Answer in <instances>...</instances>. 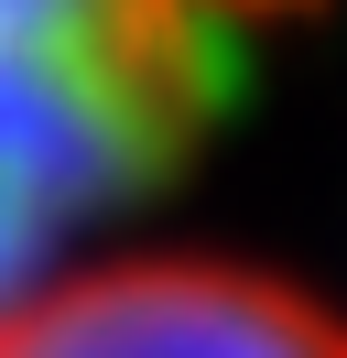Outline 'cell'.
Returning <instances> with one entry per match:
<instances>
[{
  "instance_id": "1",
  "label": "cell",
  "mask_w": 347,
  "mask_h": 358,
  "mask_svg": "<svg viewBox=\"0 0 347 358\" xmlns=\"http://www.w3.org/2000/svg\"><path fill=\"white\" fill-rule=\"evenodd\" d=\"M293 0H0V315L108 261Z\"/></svg>"
},
{
  "instance_id": "2",
  "label": "cell",
  "mask_w": 347,
  "mask_h": 358,
  "mask_svg": "<svg viewBox=\"0 0 347 358\" xmlns=\"http://www.w3.org/2000/svg\"><path fill=\"white\" fill-rule=\"evenodd\" d=\"M0 358H347V315L250 261L108 250L0 315Z\"/></svg>"
}]
</instances>
